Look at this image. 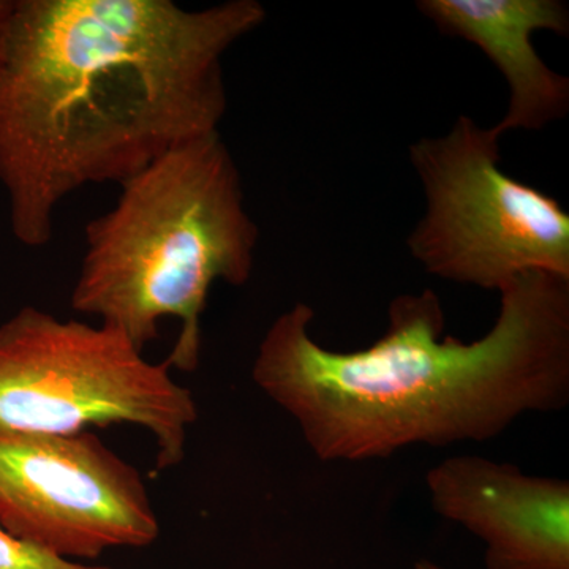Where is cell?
I'll return each instance as SVG.
<instances>
[{"instance_id":"cell-9","label":"cell","mask_w":569,"mask_h":569,"mask_svg":"<svg viewBox=\"0 0 569 569\" xmlns=\"http://www.w3.org/2000/svg\"><path fill=\"white\" fill-rule=\"evenodd\" d=\"M0 569H108L59 559L0 526Z\"/></svg>"},{"instance_id":"cell-1","label":"cell","mask_w":569,"mask_h":569,"mask_svg":"<svg viewBox=\"0 0 569 569\" xmlns=\"http://www.w3.org/2000/svg\"><path fill=\"white\" fill-rule=\"evenodd\" d=\"M257 0H17L0 56V183L11 233L47 246L67 197L121 183L227 111L223 56Z\"/></svg>"},{"instance_id":"cell-10","label":"cell","mask_w":569,"mask_h":569,"mask_svg":"<svg viewBox=\"0 0 569 569\" xmlns=\"http://www.w3.org/2000/svg\"><path fill=\"white\" fill-rule=\"evenodd\" d=\"M14 6H17V0H0V56H2L7 36H9Z\"/></svg>"},{"instance_id":"cell-6","label":"cell","mask_w":569,"mask_h":569,"mask_svg":"<svg viewBox=\"0 0 569 569\" xmlns=\"http://www.w3.org/2000/svg\"><path fill=\"white\" fill-rule=\"evenodd\" d=\"M0 526L70 561L160 533L140 473L88 430L0 433Z\"/></svg>"},{"instance_id":"cell-8","label":"cell","mask_w":569,"mask_h":569,"mask_svg":"<svg viewBox=\"0 0 569 569\" xmlns=\"http://www.w3.org/2000/svg\"><path fill=\"white\" fill-rule=\"evenodd\" d=\"M418 10L447 36L477 44L496 63L509 89L507 114L492 127L539 130L565 118L569 80L549 69L535 50V32L567 37L569 11L560 0H421Z\"/></svg>"},{"instance_id":"cell-5","label":"cell","mask_w":569,"mask_h":569,"mask_svg":"<svg viewBox=\"0 0 569 569\" xmlns=\"http://www.w3.org/2000/svg\"><path fill=\"white\" fill-rule=\"evenodd\" d=\"M500 140L460 116L410 146L427 209L408 249L429 274L498 293L529 272L569 279L568 212L501 170Z\"/></svg>"},{"instance_id":"cell-2","label":"cell","mask_w":569,"mask_h":569,"mask_svg":"<svg viewBox=\"0 0 569 569\" xmlns=\"http://www.w3.org/2000/svg\"><path fill=\"white\" fill-rule=\"evenodd\" d=\"M500 295L496 323L468 343L445 336L432 290L397 296L387 331L356 351L320 346L316 312L298 302L261 340L254 385L325 462L492 440L569 402V279L529 272Z\"/></svg>"},{"instance_id":"cell-3","label":"cell","mask_w":569,"mask_h":569,"mask_svg":"<svg viewBox=\"0 0 569 569\" xmlns=\"http://www.w3.org/2000/svg\"><path fill=\"white\" fill-rule=\"evenodd\" d=\"M119 187L116 204L86 227L71 307L140 351L159 337L163 318H176L181 331L167 361L192 372L212 284L242 287L253 271L260 231L238 164L212 132L176 146Z\"/></svg>"},{"instance_id":"cell-4","label":"cell","mask_w":569,"mask_h":569,"mask_svg":"<svg viewBox=\"0 0 569 569\" xmlns=\"http://www.w3.org/2000/svg\"><path fill=\"white\" fill-rule=\"evenodd\" d=\"M171 369L108 326L24 307L0 325V433L132 425L151 433L157 467L179 466L198 407Z\"/></svg>"},{"instance_id":"cell-7","label":"cell","mask_w":569,"mask_h":569,"mask_svg":"<svg viewBox=\"0 0 569 569\" xmlns=\"http://www.w3.org/2000/svg\"><path fill=\"white\" fill-rule=\"evenodd\" d=\"M430 503L485 545L486 569H569V482L455 456L426 475Z\"/></svg>"},{"instance_id":"cell-11","label":"cell","mask_w":569,"mask_h":569,"mask_svg":"<svg viewBox=\"0 0 569 569\" xmlns=\"http://www.w3.org/2000/svg\"><path fill=\"white\" fill-rule=\"evenodd\" d=\"M415 569H443V568L438 567V565L433 563V561L419 560L418 563L415 565Z\"/></svg>"}]
</instances>
